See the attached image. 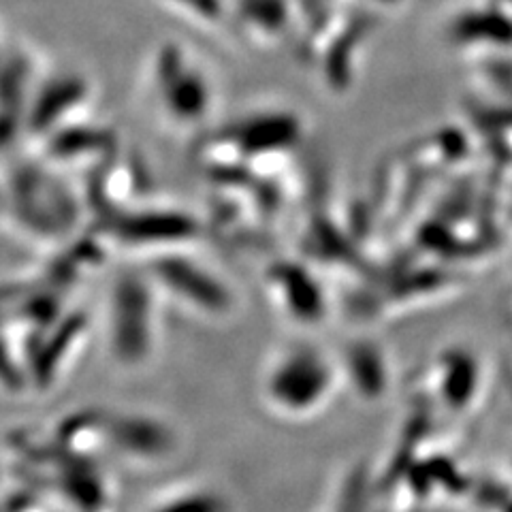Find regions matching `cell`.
I'll list each match as a JSON object with an SVG mask.
<instances>
[{
  "mask_svg": "<svg viewBox=\"0 0 512 512\" xmlns=\"http://www.w3.org/2000/svg\"><path fill=\"white\" fill-rule=\"evenodd\" d=\"M263 395L269 408L291 419H303L327 404L329 380L310 355H282L265 374Z\"/></svg>",
  "mask_w": 512,
  "mask_h": 512,
  "instance_id": "obj_1",
  "label": "cell"
},
{
  "mask_svg": "<svg viewBox=\"0 0 512 512\" xmlns=\"http://www.w3.org/2000/svg\"><path fill=\"white\" fill-rule=\"evenodd\" d=\"M171 71L160 77V109L178 126L199 122L207 111V84L203 86L201 75L186 67L178 50H171Z\"/></svg>",
  "mask_w": 512,
  "mask_h": 512,
  "instance_id": "obj_2",
  "label": "cell"
},
{
  "mask_svg": "<svg viewBox=\"0 0 512 512\" xmlns=\"http://www.w3.org/2000/svg\"><path fill=\"white\" fill-rule=\"evenodd\" d=\"M143 512H229V506L222 495L212 489L190 487L165 495Z\"/></svg>",
  "mask_w": 512,
  "mask_h": 512,
  "instance_id": "obj_3",
  "label": "cell"
}]
</instances>
